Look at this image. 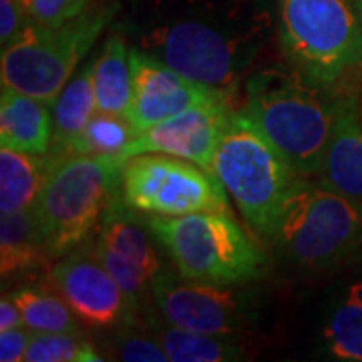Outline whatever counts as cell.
<instances>
[{
    "mask_svg": "<svg viewBox=\"0 0 362 362\" xmlns=\"http://www.w3.org/2000/svg\"><path fill=\"white\" fill-rule=\"evenodd\" d=\"M121 195L133 209L149 216L230 214L228 192L214 171L165 153L127 159L121 173Z\"/></svg>",
    "mask_w": 362,
    "mask_h": 362,
    "instance_id": "cell-9",
    "label": "cell"
},
{
    "mask_svg": "<svg viewBox=\"0 0 362 362\" xmlns=\"http://www.w3.org/2000/svg\"><path fill=\"white\" fill-rule=\"evenodd\" d=\"M33 330L28 326H18L11 330H0V361L21 362L25 361L28 344L33 340Z\"/></svg>",
    "mask_w": 362,
    "mask_h": 362,
    "instance_id": "cell-29",
    "label": "cell"
},
{
    "mask_svg": "<svg viewBox=\"0 0 362 362\" xmlns=\"http://www.w3.org/2000/svg\"><path fill=\"white\" fill-rule=\"evenodd\" d=\"M214 173L252 232L272 240L286 197L300 175L240 109H233L221 135Z\"/></svg>",
    "mask_w": 362,
    "mask_h": 362,
    "instance_id": "cell-6",
    "label": "cell"
},
{
    "mask_svg": "<svg viewBox=\"0 0 362 362\" xmlns=\"http://www.w3.org/2000/svg\"><path fill=\"white\" fill-rule=\"evenodd\" d=\"M276 39L288 65L334 87L362 65V0H276Z\"/></svg>",
    "mask_w": 362,
    "mask_h": 362,
    "instance_id": "cell-5",
    "label": "cell"
},
{
    "mask_svg": "<svg viewBox=\"0 0 362 362\" xmlns=\"http://www.w3.org/2000/svg\"><path fill=\"white\" fill-rule=\"evenodd\" d=\"M54 153H25L0 149V214L30 209L37 204L45 180L54 163Z\"/></svg>",
    "mask_w": 362,
    "mask_h": 362,
    "instance_id": "cell-19",
    "label": "cell"
},
{
    "mask_svg": "<svg viewBox=\"0 0 362 362\" xmlns=\"http://www.w3.org/2000/svg\"><path fill=\"white\" fill-rule=\"evenodd\" d=\"M143 220L183 278L214 286H242L266 274V252L232 214L149 216Z\"/></svg>",
    "mask_w": 362,
    "mask_h": 362,
    "instance_id": "cell-3",
    "label": "cell"
},
{
    "mask_svg": "<svg viewBox=\"0 0 362 362\" xmlns=\"http://www.w3.org/2000/svg\"><path fill=\"white\" fill-rule=\"evenodd\" d=\"M54 141L52 107L23 90L2 85L0 143L25 153H49Z\"/></svg>",
    "mask_w": 362,
    "mask_h": 362,
    "instance_id": "cell-16",
    "label": "cell"
},
{
    "mask_svg": "<svg viewBox=\"0 0 362 362\" xmlns=\"http://www.w3.org/2000/svg\"><path fill=\"white\" fill-rule=\"evenodd\" d=\"M232 113L230 101L187 109L149 129L139 131L121 153V159L127 161L141 153H165L214 171V157Z\"/></svg>",
    "mask_w": 362,
    "mask_h": 362,
    "instance_id": "cell-14",
    "label": "cell"
},
{
    "mask_svg": "<svg viewBox=\"0 0 362 362\" xmlns=\"http://www.w3.org/2000/svg\"><path fill=\"white\" fill-rule=\"evenodd\" d=\"M109 346L115 358L125 362H168V354L161 349L149 330H139L135 326H125L111 330Z\"/></svg>",
    "mask_w": 362,
    "mask_h": 362,
    "instance_id": "cell-26",
    "label": "cell"
},
{
    "mask_svg": "<svg viewBox=\"0 0 362 362\" xmlns=\"http://www.w3.org/2000/svg\"><path fill=\"white\" fill-rule=\"evenodd\" d=\"M133 99L127 111L129 123L145 131L169 117L199 105L232 101V95L181 75L163 61L131 47Z\"/></svg>",
    "mask_w": 362,
    "mask_h": 362,
    "instance_id": "cell-13",
    "label": "cell"
},
{
    "mask_svg": "<svg viewBox=\"0 0 362 362\" xmlns=\"http://www.w3.org/2000/svg\"><path fill=\"white\" fill-rule=\"evenodd\" d=\"M270 242L302 268L337 266L362 247V204L320 177H300L286 197Z\"/></svg>",
    "mask_w": 362,
    "mask_h": 362,
    "instance_id": "cell-7",
    "label": "cell"
},
{
    "mask_svg": "<svg viewBox=\"0 0 362 362\" xmlns=\"http://www.w3.org/2000/svg\"><path fill=\"white\" fill-rule=\"evenodd\" d=\"M115 30L133 49L233 97L276 37V0H123Z\"/></svg>",
    "mask_w": 362,
    "mask_h": 362,
    "instance_id": "cell-1",
    "label": "cell"
},
{
    "mask_svg": "<svg viewBox=\"0 0 362 362\" xmlns=\"http://www.w3.org/2000/svg\"><path fill=\"white\" fill-rule=\"evenodd\" d=\"M338 93L292 65L264 66L244 81L238 107L300 177H320L337 119Z\"/></svg>",
    "mask_w": 362,
    "mask_h": 362,
    "instance_id": "cell-2",
    "label": "cell"
},
{
    "mask_svg": "<svg viewBox=\"0 0 362 362\" xmlns=\"http://www.w3.org/2000/svg\"><path fill=\"white\" fill-rule=\"evenodd\" d=\"M18 326H25L23 312L18 308L13 294H2L0 298V330H11V328H18Z\"/></svg>",
    "mask_w": 362,
    "mask_h": 362,
    "instance_id": "cell-30",
    "label": "cell"
},
{
    "mask_svg": "<svg viewBox=\"0 0 362 362\" xmlns=\"http://www.w3.org/2000/svg\"><path fill=\"white\" fill-rule=\"evenodd\" d=\"M139 131L129 123L127 117L95 113L87 127L75 139L63 145L61 149H51L57 156L81 153V156H119L125 151Z\"/></svg>",
    "mask_w": 362,
    "mask_h": 362,
    "instance_id": "cell-23",
    "label": "cell"
},
{
    "mask_svg": "<svg viewBox=\"0 0 362 362\" xmlns=\"http://www.w3.org/2000/svg\"><path fill=\"white\" fill-rule=\"evenodd\" d=\"M151 300L163 320L185 330L238 337L250 326V308L233 286L194 282L175 268L161 266L151 284Z\"/></svg>",
    "mask_w": 362,
    "mask_h": 362,
    "instance_id": "cell-11",
    "label": "cell"
},
{
    "mask_svg": "<svg viewBox=\"0 0 362 362\" xmlns=\"http://www.w3.org/2000/svg\"><path fill=\"white\" fill-rule=\"evenodd\" d=\"M49 282L90 328L117 330L139 324L141 314L85 242L61 256L49 272Z\"/></svg>",
    "mask_w": 362,
    "mask_h": 362,
    "instance_id": "cell-12",
    "label": "cell"
},
{
    "mask_svg": "<svg viewBox=\"0 0 362 362\" xmlns=\"http://www.w3.org/2000/svg\"><path fill=\"white\" fill-rule=\"evenodd\" d=\"M11 294L23 312L25 326L33 332L83 334L78 316L54 288L47 290L40 286H23Z\"/></svg>",
    "mask_w": 362,
    "mask_h": 362,
    "instance_id": "cell-22",
    "label": "cell"
},
{
    "mask_svg": "<svg viewBox=\"0 0 362 362\" xmlns=\"http://www.w3.org/2000/svg\"><path fill=\"white\" fill-rule=\"evenodd\" d=\"M52 121H54V141L52 149L75 139L87 127L90 117L97 113L95 85H93V61L83 65L71 77L63 90L52 101Z\"/></svg>",
    "mask_w": 362,
    "mask_h": 362,
    "instance_id": "cell-21",
    "label": "cell"
},
{
    "mask_svg": "<svg viewBox=\"0 0 362 362\" xmlns=\"http://www.w3.org/2000/svg\"><path fill=\"white\" fill-rule=\"evenodd\" d=\"M123 2H107L57 26L28 23L21 37L2 49V85L52 105L101 33L121 13Z\"/></svg>",
    "mask_w": 362,
    "mask_h": 362,
    "instance_id": "cell-8",
    "label": "cell"
},
{
    "mask_svg": "<svg viewBox=\"0 0 362 362\" xmlns=\"http://www.w3.org/2000/svg\"><path fill=\"white\" fill-rule=\"evenodd\" d=\"M93 85L97 113L127 117L133 99L131 45L117 30L105 39L101 52L93 59Z\"/></svg>",
    "mask_w": 362,
    "mask_h": 362,
    "instance_id": "cell-18",
    "label": "cell"
},
{
    "mask_svg": "<svg viewBox=\"0 0 362 362\" xmlns=\"http://www.w3.org/2000/svg\"><path fill=\"white\" fill-rule=\"evenodd\" d=\"M320 180L362 204V93H338L334 129Z\"/></svg>",
    "mask_w": 362,
    "mask_h": 362,
    "instance_id": "cell-15",
    "label": "cell"
},
{
    "mask_svg": "<svg viewBox=\"0 0 362 362\" xmlns=\"http://www.w3.org/2000/svg\"><path fill=\"white\" fill-rule=\"evenodd\" d=\"M49 259L33 207L0 214V272L2 278L35 270Z\"/></svg>",
    "mask_w": 362,
    "mask_h": 362,
    "instance_id": "cell-20",
    "label": "cell"
},
{
    "mask_svg": "<svg viewBox=\"0 0 362 362\" xmlns=\"http://www.w3.org/2000/svg\"><path fill=\"white\" fill-rule=\"evenodd\" d=\"M143 324L171 362H232L246 358V349L235 337L204 334L173 326L161 318L156 306L143 314Z\"/></svg>",
    "mask_w": 362,
    "mask_h": 362,
    "instance_id": "cell-17",
    "label": "cell"
},
{
    "mask_svg": "<svg viewBox=\"0 0 362 362\" xmlns=\"http://www.w3.org/2000/svg\"><path fill=\"white\" fill-rule=\"evenodd\" d=\"M30 23L57 26L90 8V0H21Z\"/></svg>",
    "mask_w": 362,
    "mask_h": 362,
    "instance_id": "cell-27",
    "label": "cell"
},
{
    "mask_svg": "<svg viewBox=\"0 0 362 362\" xmlns=\"http://www.w3.org/2000/svg\"><path fill=\"white\" fill-rule=\"evenodd\" d=\"M137 214L139 211L123 199L119 189L105 207L93 247L97 258L143 316L151 308L147 302L161 262L153 247L156 238Z\"/></svg>",
    "mask_w": 362,
    "mask_h": 362,
    "instance_id": "cell-10",
    "label": "cell"
},
{
    "mask_svg": "<svg viewBox=\"0 0 362 362\" xmlns=\"http://www.w3.org/2000/svg\"><path fill=\"white\" fill-rule=\"evenodd\" d=\"M322 342L330 358L362 362V304L346 300L322 324Z\"/></svg>",
    "mask_w": 362,
    "mask_h": 362,
    "instance_id": "cell-24",
    "label": "cell"
},
{
    "mask_svg": "<svg viewBox=\"0 0 362 362\" xmlns=\"http://www.w3.org/2000/svg\"><path fill=\"white\" fill-rule=\"evenodd\" d=\"M54 157L33 211L49 258H61L99 226L107 204L121 189L125 161L119 156Z\"/></svg>",
    "mask_w": 362,
    "mask_h": 362,
    "instance_id": "cell-4",
    "label": "cell"
},
{
    "mask_svg": "<svg viewBox=\"0 0 362 362\" xmlns=\"http://www.w3.org/2000/svg\"><path fill=\"white\" fill-rule=\"evenodd\" d=\"M30 18L21 0H0V47L6 49L21 37Z\"/></svg>",
    "mask_w": 362,
    "mask_h": 362,
    "instance_id": "cell-28",
    "label": "cell"
},
{
    "mask_svg": "<svg viewBox=\"0 0 362 362\" xmlns=\"http://www.w3.org/2000/svg\"><path fill=\"white\" fill-rule=\"evenodd\" d=\"M97 346L73 332H35L25 362H101Z\"/></svg>",
    "mask_w": 362,
    "mask_h": 362,
    "instance_id": "cell-25",
    "label": "cell"
},
{
    "mask_svg": "<svg viewBox=\"0 0 362 362\" xmlns=\"http://www.w3.org/2000/svg\"><path fill=\"white\" fill-rule=\"evenodd\" d=\"M346 300H352V302H358L362 304V280L358 282H354V284H350L346 288Z\"/></svg>",
    "mask_w": 362,
    "mask_h": 362,
    "instance_id": "cell-31",
    "label": "cell"
}]
</instances>
